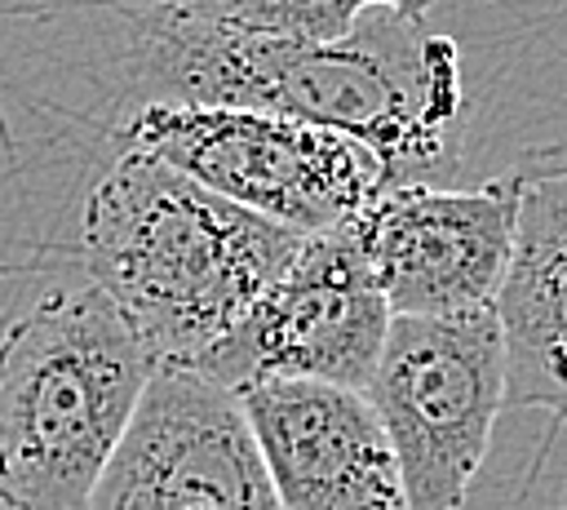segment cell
Here are the masks:
<instances>
[{
	"label": "cell",
	"instance_id": "cell-1",
	"mask_svg": "<svg viewBox=\"0 0 567 510\" xmlns=\"http://www.w3.org/2000/svg\"><path fill=\"white\" fill-rule=\"evenodd\" d=\"M124 75L142 102H217L359 137L385 186L443 182L461 164V53L425 18L368 9L346 35L235 27L151 0L128 9Z\"/></svg>",
	"mask_w": 567,
	"mask_h": 510
},
{
	"label": "cell",
	"instance_id": "cell-4",
	"mask_svg": "<svg viewBox=\"0 0 567 510\" xmlns=\"http://www.w3.org/2000/svg\"><path fill=\"white\" fill-rule=\"evenodd\" d=\"M199 186L297 235L350 222L381 186V160L350 133L217 102H142L115 133Z\"/></svg>",
	"mask_w": 567,
	"mask_h": 510
},
{
	"label": "cell",
	"instance_id": "cell-11",
	"mask_svg": "<svg viewBox=\"0 0 567 510\" xmlns=\"http://www.w3.org/2000/svg\"><path fill=\"white\" fill-rule=\"evenodd\" d=\"M164 4L199 13V18L235 22V27L310 35V40L346 35L359 22V13H368V9H399L412 18L430 13V0H164Z\"/></svg>",
	"mask_w": 567,
	"mask_h": 510
},
{
	"label": "cell",
	"instance_id": "cell-12",
	"mask_svg": "<svg viewBox=\"0 0 567 510\" xmlns=\"http://www.w3.org/2000/svg\"><path fill=\"white\" fill-rule=\"evenodd\" d=\"M554 510H567V475H563V488H558V501H554Z\"/></svg>",
	"mask_w": 567,
	"mask_h": 510
},
{
	"label": "cell",
	"instance_id": "cell-3",
	"mask_svg": "<svg viewBox=\"0 0 567 510\" xmlns=\"http://www.w3.org/2000/svg\"><path fill=\"white\" fill-rule=\"evenodd\" d=\"M151 350L93 284L53 288L0 333V506L80 510L146 381Z\"/></svg>",
	"mask_w": 567,
	"mask_h": 510
},
{
	"label": "cell",
	"instance_id": "cell-9",
	"mask_svg": "<svg viewBox=\"0 0 567 510\" xmlns=\"http://www.w3.org/2000/svg\"><path fill=\"white\" fill-rule=\"evenodd\" d=\"M235 395L279 510H412L385 426L363 390L252 381Z\"/></svg>",
	"mask_w": 567,
	"mask_h": 510
},
{
	"label": "cell",
	"instance_id": "cell-5",
	"mask_svg": "<svg viewBox=\"0 0 567 510\" xmlns=\"http://www.w3.org/2000/svg\"><path fill=\"white\" fill-rule=\"evenodd\" d=\"M412 510H461L505 408V337L492 306L390 315L363 386Z\"/></svg>",
	"mask_w": 567,
	"mask_h": 510
},
{
	"label": "cell",
	"instance_id": "cell-10",
	"mask_svg": "<svg viewBox=\"0 0 567 510\" xmlns=\"http://www.w3.org/2000/svg\"><path fill=\"white\" fill-rule=\"evenodd\" d=\"M514 244L492 302L505 337V404L549 412L567 435V142L514 169Z\"/></svg>",
	"mask_w": 567,
	"mask_h": 510
},
{
	"label": "cell",
	"instance_id": "cell-7",
	"mask_svg": "<svg viewBox=\"0 0 567 510\" xmlns=\"http://www.w3.org/2000/svg\"><path fill=\"white\" fill-rule=\"evenodd\" d=\"M80 510H279L239 395L190 364H155Z\"/></svg>",
	"mask_w": 567,
	"mask_h": 510
},
{
	"label": "cell",
	"instance_id": "cell-8",
	"mask_svg": "<svg viewBox=\"0 0 567 510\" xmlns=\"http://www.w3.org/2000/svg\"><path fill=\"white\" fill-rule=\"evenodd\" d=\"M514 173L456 191L443 182L381 186L350 231L390 315H452L492 306L514 244Z\"/></svg>",
	"mask_w": 567,
	"mask_h": 510
},
{
	"label": "cell",
	"instance_id": "cell-6",
	"mask_svg": "<svg viewBox=\"0 0 567 510\" xmlns=\"http://www.w3.org/2000/svg\"><path fill=\"white\" fill-rule=\"evenodd\" d=\"M390 328V302L350 222L306 235L248 310L190 364L230 390L328 381L363 390Z\"/></svg>",
	"mask_w": 567,
	"mask_h": 510
},
{
	"label": "cell",
	"instance_id": "cell-2",
	"mask_svg": "<svg viewBox=\"0 0 567 510\" xmlns=\"http://www.w3.org/2000/svg\"><path fill=\"white\" fill-rule=\"evenodd\" d=\"M306 235L120 146L80 213V262L155 364H195Z\"/></svg>",
	"mask_w": 567,
	"mask_h": 510
}]
</instances>
